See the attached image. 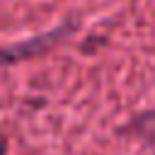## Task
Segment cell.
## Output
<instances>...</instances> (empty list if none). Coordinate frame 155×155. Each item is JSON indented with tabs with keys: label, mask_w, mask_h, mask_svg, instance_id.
I'll return each mask as SVG.
<instances>
[{
	"label": "cell",
	"mask_w": 155,
	"mask_h": 155,
	"mask_svg": "<svg viewBox=\"0 0 155 155\" xmlns=\"http://www.w3.org/2000/svg\"><path fill=\"white\" fill-rule=\"evenodd\" d=\"M5 148H7V145H5V140H0V155H5Z\"/></svg>",
	"instance_id": "cell-1"
}]
</instances>
